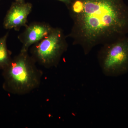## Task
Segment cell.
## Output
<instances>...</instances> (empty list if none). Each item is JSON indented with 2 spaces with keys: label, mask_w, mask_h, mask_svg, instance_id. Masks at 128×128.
Wrapping results in <instances>:
<instances>
[{
  "label": "cell",
  "mask_w": 128,
  "mask_h": 128,
  "mask_svg": "<svg viewBox=\"0 0 128 128\" xmlns=\"http://www.w3.org/2000/svg\"><path fill=\"white\" fill-rule=\"evenodd\" d=\"M66 6L73 21L66 37L85 55L128 33V6L124 0H70Z\"/></svg>",
  "instance_id": "cell-1"
},
{
  "label": "cell",
  "mask_w": 128,
  "mask_h": 128,
  "mask_svg": "<svg viewBox=\"0 0 128 128\" xmlns=\"http://www.w3.org/2000/svg\"><path fill=\"white\" fill-rule=\"evenodd\" d=\"M32 8V5L30 2H12L4 19V28L18 31L22 27L26 26Z\"/></svg>",
  "instance_id": "cell-5"
},
{
  "label": "cell",
  "mask_w": 128,
  "mask_h": 128,
  "mask_svg": "<svg viewBox=\"0 0 128 128\" xmlns=\"http://www.w3.org/2000/svg\"><path fill=\"white\" fill-rule=\"evenodd\" d=\"M8 35V33H7L0 38V70H4L9 65L12 59L11 53L8 49L6 45Z\"/></svg>",
  "instance_id": "cell-7"
},
{
  "label": "cell",
  "mask_w": 128,
  "mask_h": 128,
  "mask_svg": "<svg viewBox=\"0 0 128 128\" xmlns=\"http://www.w3.org/2000/svg\"><path fill=\"white\" fill-rule=\"evenodd\" d=\"M67 38L62 28H53L46 36L32 46L31 56L44 68L56 67L68 49Z\"/></svg>",
  "instance_id": "cell-3"
},
{
  "label": "cell",
  "mask_w": 128,
  "mask_h": 128,
  "mask_svg": "<svg viewBox=\"0 0 128 128\" xmlns=\"http://www.w3.org/2000/svg\"><path fill=\"white\" fill-rule=\"evenodd\" d=\"M98 60L104 75L114 77L128 72V36H126L102 45Z\"/></svg>",
  "instance_id": "cell-4"
},
{
  "label": "cell",
  "mask_w": 128,
  "mask_h": 128,
  "mask_svg": "<svg viewBox=\"0 0 128 128\" xmlns=\"http://www.w3.org/2000/svg\"><path fill=\"white\" fill-rule=\"evenodd\" d=\"M64 3L66 6L68 5L70 2V0H57Z\"/></svg>",
  "instance_id": "cell-8"
},
{
  "label": "cell",
  "mask_w": 128,
  "mask_h": 128,
  "mask_svg": "<svg viewBox=\"0 0 128 128\" xmlns=\"http://www.w3.org/2000/svg\"><path fill=\"white\" fill-rule=\"evenodd\" d=\"M53 28L48 24L41 22H34L27 25L23 32L18 36L22 44L21 51H28L31 46L48 34Z\"/></svg>",
  "instance_id": "cell-6"
},
{
  "label": "cell",
  "mask_w": 128,
  "mask_h": 128,
  "mask_svg": "<svg viewBox=\"0 0 128 128\" xmlns=\"http://www.w3.org/2000/svg\"><path fill=\"white\" fill-rule=\"evenodd\" d=\"M15 2H25V0H15Z\"/></svg>",
  "instance_id": "cell-9"
},
{
  "label": "cell",
  "mask_w": 128,
  "mask_h": 128,
  "mask_svg": "<svg viewBox=\"0 0 128 128\" xmlns=\"http://www.w3.org/2000/svg\"><path fill=\"white\" fill-rule=\"evenodd\" d=\"M36 64L28 51L20 50L3 70L4 89L12 94L23 95L39 87L43 72Z\"/></svg>",
  "instance_id": "cell-2"
}]
</instances>
